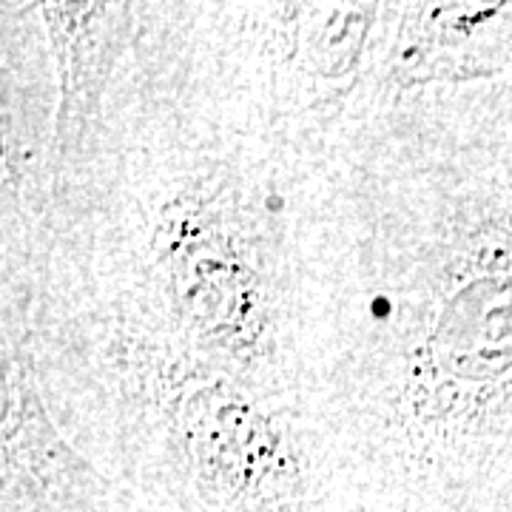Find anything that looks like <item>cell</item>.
Instances as JSON below:
<instances>
[{
    "mask_svg": "<svg viewBox=\"0 0 512 512\" xmlns=\"http://www.w3.org/2000/svg\"><path fill=\"white\" fill-rule=\"evenodd\" d=\"M191 453L205 495L237 512H285L296 470L265 419L234 402H200L188 419Z\"/></svg>",
    "mask_w": 512,
    "mask_h": 512,
    "instance_id": "6da1fadb",
    "label": "cell"
},
{
    "mask_svg": "<svg viewBox=\"0 0 512 512\" xmlns=\"http://www.w3.org/2000/svg\"><path fill=\"white\" fill-rule=\"evenodd\" d=\"M40 12L49 23L60 69L55 148L69 151V146L83 140L97 114L111 63L128 26V9L100 3H43Z\"/></svg>",
    "mask_w": 512,
    "mask_h": 512,
    "instance_id": "7a4b0ae2",
    "label": "cell"
}]
</instances>
